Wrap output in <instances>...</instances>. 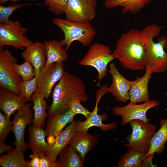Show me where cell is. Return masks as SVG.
<instances>
[{"mask_svg":"<svg viewBox=\"0 0 167 167\" xmlns=\"http://www.w3.org/2000/svg\"><path fill=\"white\" fill-rule=\"evenodd\" d=\"M113 54L126 69L132 71L145 69L146 50L141 31L132 29L122 33Z\"/></svg>","mask_w":167,"mask_h":167,"instance_id":"1","label":"cell"},{"mask_svg":"<svg viewBox=\"0 0 167 167\" xmlns=\"http://www.w3.org/2000/svg\"><path fill=\"white\" fill-rule=\"evenodd\" d=\"M52 97V103L48 109L49 117L65 112L74 101L84 102L88 100L83 81L78 76L66 71L55 86Z\"/></svg>","mask_w":167,"mask_h":167,"instance_id":"2","label":"cell"},{"mask_svg":"<svg viewBox=\"0 0 167 167\" xmlns=\"http://www.w3.org/2000/svg\"><path fill=\"white\" fill-rule=\"evenodd\" d=\"M163 26L149 24L141 31L146 50L145 69L148 68L152 73H164L167 71V37H160L155 42L154 37L161 32Z\"/></svg>","mask_w":167,"mask_h":167,"instance_id":"3","label":"cell"},{"mask_svg":"<svg viewBox=\"0 0 167 167\" xmlns=\"http://www.w3.org/2000/svg\"><path fill=\"white\" fill-rule=\"evenodd\" d=\"M52 22L62 31L64 38L59 41L67 51L72 43L75 41L80 42L84 47L92 43L96 32L90 23H78L70 21L62 18H56Z\"/></svg>","mask_w":167,"mask_h":167,"instance_id":"4","label":"cell"},{"mask_svg":"<svg viewBox=\"0 0 167 167\" xmlns=\"http://www.w3.org/2000/svg\"><path fill=\"white\" fill-rule=\"evenodd\" d=\"M115 59L109 47L105 45L94 43L89 47L84 57L79 62L80 65L94 67L98 72L97 86L107 74L108 64Z\"/></svg>","mask_w":167,"mask_h":167,"instance_id":"5","label":"cell"},{"mask_svg":"<svg viewBox=\"0 0 167 167\" xmlns=\"http://www.w3.org/2000/svg\"><path fill=\"white\" fill-rule=\"evenodd\" d=\"M131 133L125 139L126 143L123 145L128 149L147 153L149 150L152 138L156 132V126L149 121L134 120L129 122Z\"/></svg>","mask_w":167,"mask_h":167,"instance_id":"6","label":"cell"},{"mask_svg":"<svg viewBox=\"0 0 167 167\" xmlns=\"http://www.w3.org/2000/svg\"><path fill=\"white\" fill-rule=\"evenodd\" d=\"M28 28L22 27L20 22L10 20L0 24V47L11 46L16 49L24 50L33 42L26 34Z\"/></svg>","mask_w":167,"mask_h":167,"instance_id":"7","label":"cell"},{"mask_svg":"<svg viewBox=\"0 0 167 167\" xmlns=\"http://www.w3.org/2000/svg\"><path fill=\"white\" fill-rule=\"evenodd\" d=\"M16 59L7 49L0 47V86L19 95V87L23 81L14 67Z\"/></svg>","mask_w":167,"mask_h":167,"instance_id":"8","label":"cell"},{"mask_svg":"<svg viewBox=\"0 0 167 167\" xmlns=\"http://www.w3.org/2000/svg\"><path fill=\"white\" fill-rule=\"evenodd\" d=\"M32 106V103H26L17 111L12 121V131L15 138L14 144L17 149L24 152L30 148L29 144L25 142L24 137L26 126L33 121Z\"/></svg>","mask_w":167,"mask_h":167,"instance_id":"9","label":"cell"},{"mask_svg":"<svg viewBox=\"0 0 167 167\" xmlns=\"http://www.w3.org/2000/svg\"><path fill=\"white\" fill-rule=\"evenodd\" d=\"M62 62L55 63L44 67L35 76L37 79V92L47 99L51 93L53 87L60 79L64 72Z\"/></svg>","mask_w":167,"mask_h":167,"instance_id":"10","label":"cell"},{"mask_svg":"<svg viewBox=\"0 0 167 167\" xmlns=\"http://www.w3.org/2000/svg\"><path fill=\"white\" fill-rule=\"evenodd\" d=\"M160 103L156 100L149 101L137 105L131 102L122 107H114L113 113L121 117V124L124 126L134 120H139L144 122L149 121L146 113L150 109L159 106Z\"/></svg>","mask_w":167,"mask_h":167,"instance_id":"11","label":"cell"},{"mask_svg":"<svg viewBox=\"0 0 167 167\" xmlns=\"http://www.w3.org/2000/svg\"><path fill=\"white\" fill-rule=\"evenodd\" d=\"M64 13L68 21L90 23L96 16V6L88 0H69Z\"/></svg>","mask_w":167,"mask_h":167,"instance_id":"12","label":"cell"},{"mask_svg":"<svg viewBox=\"0 0 167 167\" xmlns=\"http://www.w3.org/2000/svg\"><path fill=\"white\" fill-rule=\"evenodd\" d=\"M108 71L112 79L111 84L108 88V92L111 93L118 101L126 102L129 99V92L132 81L125 78L113 63L110 64Z\"/></svg>","mask_w":167,"mask_h":167,"instance_id":"13","label":"cell"},{"mask_svg":"<svg viewBox=\"0 0 167 167\" xmlns=\"http://www.w3.org/2000/svg\"><path fill=\"white\" fill-rule=\"evenodd\" d=\"M100 94H96V105L92 111L89 117L84 121L79 120L77 127V131H88L89 129L93 126L99 128L103 131H109L116 128L117 124L116 121L110 123L105 124L103 122L107 119V114L103 113L99 114L98 112L99 108L98 107L99 102L102 97Z\"/></svg>","mask_w":167,"mask_h":167,"instance_id":"14","label":"cell"},{"mask_svg":"<svg viewBox=\"0 0 167 167\" xmlns=\"http://www.w3.org/2000/svg\"><path fill=\"white\" fill-rule=\"evenodd\" d=\"M79 120H73L55 138L49 145L48 152L46 156L51 162L54 163L60 152L66 146L74 134L77 131V127Z\"/></svg>","mask_w":167,"mask_h":167,"instance_id":"15","label":"cell"},{"mask_svg":"<svg viewBox=\"0 0 167 167\" xmlns=\"http://www.w3.org/2000/svg\"><path fill=\"white\" fill-rule=\"evenodd\" d=\"M98 138L97 135L78 131L74 134L68 145L79 154L84 161L86 154L97 145Z\"/></svg>","mask_w":167,"mask_h":167,"instance_id":"16","label":"cell"},{"mask_svg":"<svg viewBox=\"0 0 167 167\" xmlns=\"http://www.w3.org/2000/svg\"><path fill=\"white\" fill-rule=\"evenodd\" d=\"M145 72L141 77H137L135 80L132 81L129 91L130 102L137 103L149 101L148 86L152 74L148 68H146Z\"/></svg>","mask_w":167,"mask_h":167,"instance_id":"17","label":"cell"},{"mask_svg":"<svg viewBox=\"0 0 167 167\" xmlns=\"http://www.w3.org/2000/svg\"><path fill=\"white\" fill-rule=\"evenodd\" d=\"M21 55L25 61L29 62L33 66L35 76L45 67L46 56L43 44L41 42L32 43L26 48Z\"/></svg>","mask_w":167,"mask_h":167,"instance_id":"18","label":"cell"},{"mask_svg":"<svg viewBox=\"0 0 167 167\" xmlns=\"http://www.w3.org/2000/svg\"><path fill=\"white\" fill-rule=\"evenodd\" d=\"M27 102V100L20 95L3 88L0 89V108L9 118Z\"/></svg>","mask_w":167,"mask_h":167,"instance_id":"19","label":"cell"},{"mask_svg":"<svg viewBox=\"0 0 167 167\" xmlns=\"http://www.w3.org/2000/svg\"><path fill=\"white\" fill-rule=\"evenodd\" d=\"M75 115L68 109L62 113L49 117L45 130L49 139L54 141L66 125L73 121Z\"/></svg>","mask_w":167,"mask_h":167,"instance_id":"20","label":"cell"},{"mask_svg":"<svg viewBox=\"0 0 167 167\" xmlns=\"http://www.w3.org/2000/svg\"><path fill=\"white\" fill-rule=\"evenodd\" d=\"M46 136L44 128L36 127L32 125L29 127V144L33 154L39 156L47 155L49 145L45 141Z\"/></svg>","mask_w":167,"mask_h":167,"instance_id":"21","label":"cell"},{"mask_svg":"<svg viewBox=\"0 0 167 167\" xmlns=\"http://www.w3.org/2000/svg\"><path fill=\"white\" fill-rule=\"evenodd\" d=\"M47 59L45 67L55 63L62 62L68 58L66 51L59 41L56 40L43 41Z\"/></svg>","mask_w":167,"mask_h":167,"instance_id":"22","label":"cell"},{"mask_svg":"<svg viewBox=\"0 0 167 167\" xmlns=\"http://www.w3.org/2000/svg\"><path fill=\"white\" fill-rule=\"evenodd\" d=\"M160 127L155 133L151 140L150 147L145 156V159L152 158L156 153L157 155L162 153L165 148L167 141V118L160 122Z\"/></svg>","mask_w":167,"mask_h":167,"instance_id":"23","label":"cell"},{"mask_svg":"<svg viewBox=\"0 0 167 167\" xmlns=\"http://www.w3.org/2000/svg\"><path fill=\"white\" fill-rule=\"evenodd\" d=\"M45 98L42 95L36 92L32 95L30 100L33 104L34 117L32 125L42 128L45 127V118L48 116L46 111L48 105Z\"/></svg>","mask_w":167,"mask_h":167,"instance_id":"24","label":"cell"},{"mask_svg":"<svg viewBox=\"0 0 167 167\" xmlns=\"http://www.w3.org/2000/svg\"><path fill=\"white\" fill-rule=\"evenodd\" d=\"M152 0H104L105 6L110 9L118 6L122 7L123 13L137 14Z\"/></svg>","mask_w":167,"mask_h":167,"instance_id":"25","label":"cell"},{"mask_svg":"<svg viewBox=\"0 0 167 167\" xmlns=\"http://www.w3.org/2000/svg\"><path fill=\"white\" fill-rule=\"evenodd\" d=\"M57 167H83L84 161L79 154L69 145L59 153Z\"/></svg>","mask_w":167,"mask_h":167,"instance_id":"26","label":"cell"},{"mask_svg":"<svg viewBox=\"0 0 167 167\" xmlns=\"http://www.w3.org/2000/svg\"><path fill=\"white\" fill-rule=\"evenodd\" d=\"M146 153L136 150L128 149L122 156L115 167H145Z\"/></svg>","mask_w":167,"mask_h":167,"instance_id":"27","label":"cell"},{"mask_svg":"<svg viewBox=\"0 0 167 167\" xmlns=\"http://www.w3.org/2000/svg\"><path fill=\"white\" fill-rule=\"evenodd\" d=\"M0 165L2 167H27L24 152L16 148L0 157Z\"/></svg>","mask_w":167,"mask_h":167,"instance_id":"28","label":"cell"},{"mask_svg":"<svg viewBox=\"0 0 167 167\" xmlns=\"http://www.w3.org/2000/svg\"><path fill=\"white\" fill-rule=\"evenodd\" d=\"M37 89V79L35 76L31 80L22 81L21 82L19 87V95L25 98L28 102L32 95L36 92Z\"/></svg>","mask_w":167,"mask_h":167,"instance_id":"29","label":"cell"},{"mask_svg":"<svg viewBox=\"0 0 167 167\" xmlns=\"http://www.w3.org/2000/svg\"><path fill=\"white\" fill-rule=\"evenodd\" d=\"M14 67L23 81L31 80L35 76L34 68L32 65L28 61H25L21 64L16 63L14 65Z\"/></svg>","mask_w":167,"mask_h":167,"instance_id":"30","label":"cell"},{"mask_svg":"<svg viewBox=\"0 0 167 167\" xmlns=\"http://www.w3.org/2000/svg\"><path fill=\"white\" fill-rule=\"evenodd\" d=\"M69 0H45V4L50 11L56 15L65 13Z\"/></svg>","mask_w":167,"mask_h":167,"instance_id":"31","label":"cell"},{"mask_svg":"<svg viewBox=\"0 0 167 167\" xmlns=\"http://www.w3.org/2000/svg\"><path fill=\"white\" fill-rule=\"evenodd\" d=\"M30 3L19 4L13 3L8 6L0 5V22L4 24L10 20L9 17L16 10L22 7L30 5Z\"/></svg>","mask_w":167,"mask_h":167,"instance_id":"32","label":"cell"},{"mask_svg":"<svg viewBox=\"0 0 167 167\" xmlns=\"http://www.w3.org/2000/svg\"><path fill=\"white\" fill-rule=\"evenodd\" d=\"M12 121L0 111V141H4L9 132L12 131Z\"/></svg>","mask_w":167,"mask_h":167,"instance_id":"33","label":"cell"},{"mask_svg":"<svg viewBox=\"0 0 167 167\" xmlns=\"http://www.w3.org/2000/svg\"><path fill=\"white\" fill-rule=\"evenodd\" d=\"M81 102L78 100L72 101L70 104L68 109L75 115L82 114L87 119L90 115L92 112L84 107L81 104Z\"/></svg>","mask_w":167,"mask_h":167,"instance_id":"34","label":"cell"},{"mask_svg":"<svg viewBox=\"0 0 167 167\" xmlns=\"http://www.w3.org/2000/svg\"><path fill=\"white\" fill-rule=\"evenodd\" d=\"M31 160L29 161H27V167H40V156L33 154L30 156Z\"/></svg>","mask_w":167,"mask_h":167,"instance_id":"35","label":"cell"},{"mask_svg":"<svg viewBox=\"0 0 167 167\" xmlns=\"http://www.w3.org/2000/svg\"><path fill=\"white\" fill-rule=\"evenodd\" d=\"M40 167H57L56 161L53 163L49 161L46 156H40Z\"/></svg>","mask_w":167,"mask_h":167,"instance_id":"36","label":"cell"},{"mask_svg":"<svg viewBox=\"0 0 167 167\" xmlns=\"http://www.w3.org/2000/svg\"><path fill=\"white\" fill-rule=\"evenodd\" d=\"M13 149L11 145L7 144L4 141H0V154L1 155L5 152H9Z\"/></svg>","mask_w":167,"mask_h":167,"instance_id":"37","label":"cell"},{"mask_svg":"<svg viewBox=\"0 0 167 167\" xmlns=\"http://www.w3.org/2000/svg\"><path fill=\"white\" fill-rule=\"evenodd\" d=\"M19 0H0V4H4L6 3L7 2L9 1H11L13 2H15ZM33 0V1H37L39 0Z\"/></svg>","mask_w":167,"mask_h":167,"instance_id":"38","label":"cell"},{"mask_svg":"<svg viewBox=\"0 0 167 167\" xmlns=\"http://www.w3.org/2000/svg\"><path fill=\"white\" fill-rule=\"evenodd\" d=\"M88 1L92 5L96 6V0H88Z\"/></svg>","mask_w":167,"mask_h":167,"instance_id":"39","label":"cell"},{"mask_svg":"<svg viewBox=\"0 0 167 167\" xmlns=\"http://www.w3.org/2000/svg\"><path fill=\"white\" fill-rule=\"evenodd\" d=\"M165 96H166L167 97V90L165 92Z\"/></svg>","mask_w":167,"mask_h":167,"instance_id":"40","label":"cell"},{"mask_svg":"<svg viewBox=\"0 0 167 167\" xmlns=\"http://www.w3.org/2000/svg\"><path fill=\"white\" fill-rule=\"evenodd\" d=\"M166 52H167V50H166Z\"/></svg>","mask_w":167,"mask_h":167,"instance_id":"41","label":"cell"},{"mask_svg":"<svg viewBox=\"0 0 167 167\" xmlns=\"http://www.w3.org/2000/svg\"><path fill=\"white\" fill-rule=\"evenodd\" d=\"M167 1V0H166Z\"/></svg>","mask_w":167,"mask_h":167,"instance_id":"42","label":"cell"}]
</instances>
